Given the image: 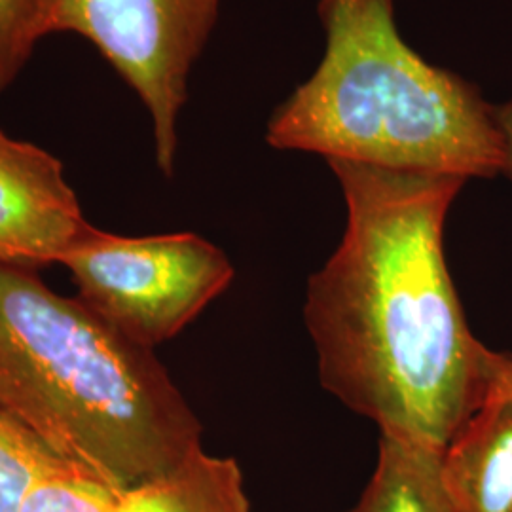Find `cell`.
<instances>
[{
    "label": "cell",
    "instance_id": "1",
    "mask_svg": "<svg viewBox=\"0 0 512 512\" xmlns=\"http://www.w3.org/2000/svg\"><path fill=\"white\" fill-rule=\"evenodd\" d=\"M329 165L348 220L306 289L321 385L380 431L444 450L486 393L482 344L444 256L446 217L467 181Z\"/></svg>",
    "mask_w": 512,
    "mask_h": 512
},
{
    "label": "cell",
    "instance_id": "2",
    "mask_svg": "<svg viewBox=\"0 0 512 512\" xmlns=\"http://www.w3.org/2000/svg\"><path fill=\"white\" fill-rule=\"evenodd\" d=\"M0 410L122 492L202 448V423L152 349L2 262Z\"/></svg>",
    "mask_w": 512,
    "mask_h": 512
},
{
    "label": "cell",
    "instance_id": "3",
    "mask_svg": "<svg viewBox=\"0 0 512 512\" xmlns=\"http://www.w3.org/2000/svg\"><path fill=\"white\" fill-rule=\"evenodd\" d=\"M325 52L275 107V150L399 171L492 179L503 150L495 107L404 40L395 0H319Z\"/></svg>",
    "mask_w": 512,
    "mask_h": 512
},
{
    "label": "cell",
    "instance_id": "4",
    "mask_svg": "<svg viewBox=\"0 0 512 512\" xmlns=\"http://www.w3.org/2000/svg\"><path fill=\"white\" fill-rule=\"evenodd\" d=\"M224 0H35L38 42L55 33L88 40L147 109L156 164L173 175L188 82Z\"/></svg>",
    "mask_w": 512,
    "mask_h": 512
},
{
    "label": "cell",
    "instance_id": "5",
    "mask_svg": "<svg viewBox=\"0 0 512 512\" xmlns=\"http://www.w3.org/2000/svg\"><path fill=\"white\" fill-rule=\"evenodd\" d=\"M59 264L90 310L148 349L175 338L236 274L230 258L198 234L126 238L95 226Z\"/></svg>",
    "mask_w": 512,
    "mask_h": 512
},
{
    "label": "cell",
    "instance_id": "6",
    "mask_svg": "<svg viewBox=\"0 0 512 512\" xmlns=\"http://www.w3.org/2000/svg\"><path fill=\"white\" fill-rule=\"evenodd\" d=\"M92 228L63 164L0 129V262L25 270L59 264Z\"/></svg>",
    "mask_w": 512,
    "mask_h": 512
},
{
    "label": "cell",
    "instance_id": "7",
    "mask_svg": "<svg viewBox=\"0 0 512 512\" xmlns=\"http://www.w3.org/2000/svg\"><path fill=\"white\" fill-rule=\"evenodd\" d=\"M440 478L456 512H512V389L486 382L440 454Z\"/></svg>",
    "mask_w": 512,
    "mask_h": 512
},
{
    "label": "cell",
    "instance_id": "8",
    "mask_svg": "<svg viewBox=\"0 0 512 512\" xmlns=\"http://www.w3.org/2000/svg\"><path fill=\"white\" fill-rule=\"evenodd\" d=\"M120 512H253L238 461L194 450L164 475L122 492Z\"/></svg>",
    "mask_w": 512,
    "mask_h": 512
},
{
    "label": "cell",
    "instance_id": "9",
    "mask_svg": "<svg viewBox=\"0 0 512 512\" xmlns=\"http://www.w3.org/2000/svg\"><path fill=\"white\" fill-rule=\"evenodd\" d=\"M440 454L420 440L380 431L376 469L346 512H456L440 478Z\"/></svg>",
    "mask_w": 512,
    "mask_h": 512
},
{
    "label": "cell",
    "instance_id": "10",
    "mask_svg": "<svg viewBox=\"0 0 512 512\" xmlns=\"http://www.w3.org/2000/svg\"><path fill=\"white\" fill-rule=\"evenodd\" d=\"M73 463L59 458L19 421L0 410V512H19L40 476ZM76 467V465H74Z\"/></svg>",
    "mask_w": 512,
    "mask_h": 512
},
{
    "label": "cell",
    "instance_id": "11",
    "mask_svg": "<svg viewBox=\"0 0 512 512\" xmlns=\"http://www.w3.org/2000/svg\"><path fill=\"white\" fill-rule=\"evenodd\" d=\"M120 505L122 490L69 465L40 476L19 512H120Z\"/></svg>",
    "mask_w": 512,
    "mask_h": 512
},
{
    "label": "cell",
    "instance_id": "12",
    "mask_svg": "<svg viewBox=\"0 0 512 512\" xmlns=\"http://www.w3.org/2000/svg\"><path fill=\"white\" fill-rule=\"evenodd\" d=\"M35 0H0V93L6 92L38 44L33 27Z\"/></svg>",
    "mask_w": 512,
    "mask_h": 512
},
{
    "label": "cell",
    "instance_id": "13",
    "mask_svg": "<svg viewBox=\"0 0 512 512\" xmlns=\"http://www.w3.org/2000/svg\"><path fill=\"white\" fill-rule=\"evenodd\" d=\"M480 372L484 382L503 385L512 389V355L480 348Z\"/></svg>",
    "mask_w": 512,
    "mask_h": 512
},
{
    "label": "cell",
    "instance_id": "14",
    "mask_svg": "<svg viewBox=\"0 0 512 512\" xmlns=\"http://www.w3.org/2000/svg\"><path fill=\"white\" fill-rule=\"evenodd\" d=\"M495 122L499 128L503 150L501 173H505L512 181V99L501 107H495Z\"/></svg>",
    "mask_w": 512,
    "mask_h": 512
}]
</instances>
